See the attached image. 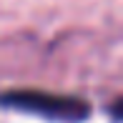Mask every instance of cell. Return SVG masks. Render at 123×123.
I'll list each match as a JSON object with an SVG mask.
<instances>
[{
  "instance_id": "1",
  "label": "cell",
  "mask_w": 123,
  "mask_h": 123,
  "mask_svg": "<svg viewBox=\"0 0 123 123\" xmlns=\"http://www.w3.org/2000/svg\"><path fill=\"white\" fill-rule=\"evenodd\" d=\"M0 105L60 123H80L91 116V105L83 98L58 96V93L48 91H8L0 93Z\"/></svg>"
}]
</instances>
